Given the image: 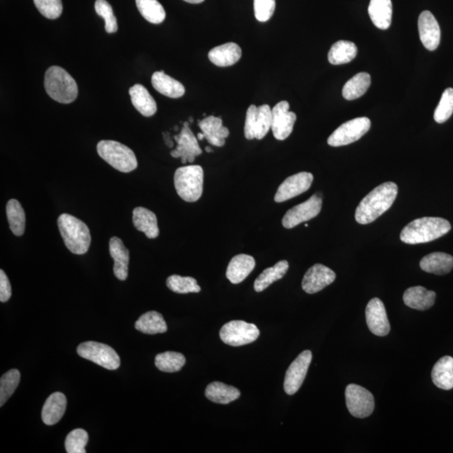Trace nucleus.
<instances>
[{"label":"nucleus","instance_id":"49","mask_svg":"<svg viewBox=\"0 0 453 453\" xmlns=\"http://www.w3.org/2000/svg\"><path fill=\"white\" fill-rule=\"evenodd\" d=\"M189 4H201L204 1V0H184Z\"/></svg>","mask_w":453,"mask_h":453},{"label":"nucleus","instance_id":"26","mask_svg":"<svg viewBox=\"0 0 453 453\" xmlns=\"http://www.w3.org/2000/svg\"><path fill=\"white\" fill-rule=\"evenodd\" d=\"M133 224L137 230L143 232L149 239L157 238L160 234L157 216L153 212L142 207L133 211Z\"/></svg>","mask_w":453,"mask_h":453},{"label":"nucleus","instance_id":"11","mask_svg":"<svg viewBox=\"0 0 453 453\" xmlns=\"http://www.w3.org/2000/svg\"><path fill=\"white\" fill-rule=\"evenodd\" d=\"M322 206L323 198L317 193L311 196L308 200L288 210L282 219V224L286 229H293L297 225L317 217L322 210Z\"/></svg>","mask_w":453,"mask_h":453},{"label":"nucleus","instance_id":"41","mask_svg":"<svg viewBox=\"0 0 453 453\" xmlns=\"http://www.w3.org/2000/svg\"><path fill=\"white\" fill-rule=\"evenodd\" d=\"M272 110L268 105H264L258 108L256 130L254 136L256 139L262 140L271 129Z\"/></svg>","mask_w":453,"mask_h":453},{"label":"nucleus","instance_id":"21","mask_svg":"<svg viewBox=\"0 0 453 453\" xmlns=\"http://www.w3.org/2000/svg\"><path fill=\"white\" fill-rule=\"evenodd\" d=\"M256 267V261L248 254H238L229 264L226 276L233 284H239L249 276Z\"/></svg>","mask_w":453,"mask_h":453},{"label":"nucleus","instance_id":"14","mask_svg":"<svg viewBox=\"0 0 453 453\" xmlns=\"http://www.w3.org/2000/svg\"><path fill=\"white\" fill-rule=\"evenodd\" d=\"M174 138L177 142V147L172 151L171 155L174 158H182V164L193 163L195 157L202 155V151L195 135L189 128L188 122L184 123L181 133L175 135Z\"/></svg>","mask_w":453,"mask_h":453},{"label":"nucleus","instance_id":"34","mask_svg":"<svg viewBox=\"0 0 453 453\" xmlns=\"http://www.w3.org/2000/svg\"><path fill=\"white\" fill-rule=\"evenodd\" d=\"M288 269H289V263L286 261H281L273 267L266 269L254 281V291L261 292L267 289L274 282L279 281L284 277Z\"/></svg>","mask_w":453,"mask_h":453},{"label":"nucleus","instance_id":"24","mask_svg":"<svg viewBox=\"0 0 453 453\" xmlns=\"http://www.w3.org/2000/svg\"><path fill=\"white\" fill-rule=\"evenodd\" d=\"M67 398L61 392L51 395L46 400L43 409H42V421L47 426H53L60 422L67 408Z\"/></svg>","mask_w":453,"mask_h":453},{"label":"nucleus","instance_id":"37","mask_svg":"<svg viewBox=\"0 0 453 453\" xmlns=\"http://www.w3.org/2000/svg\"><path fill=\"white\" fill-rule=\"evenodd\" d=\"M140 15L152 24H160L166 19V11L157 0H135Z\"/></svg>","mask_w":453,"mask_h":453},{"label":"nucleus","instance_id":"31","mask_svg":"<svg viewBox=\"0 0 453 453\" xmlns=\"http://www.w3.org/2000/svg\"><path fill=\"white\" fill-rule=\"evenodd\" d=\"M205 395L212 402L228 405L240 397V391L234 386L216 381L207 385Z\"/></svg>","mask_w":453,"mask_h":453},{"label":"nucleus","instance_id":"22","mask_svg":"<svg viewBox=\"0 0 453 453\" xmlns=\"http://www.w3.org/2000/svg\"><path fill=\"white\" fill-rule=\"evenodd\" d=\"M436 297L435 291H428L422 286H414L405 291L403 300L410 308L427 311L435 303Z\"/></svg>","mask_w":453,"mask_h":453},{"label":"nucleus","instance_id":"46","mask_svg":"<svg viewBox=\"0 0 453 453\" xmlns=\"http://www.w3.org/2000/svg\"><path fill=\"white\" fill-rule=\"evenodd\" d=\"M276 0H254V16L259 21L266 22L273 16Z\"/></svg>","mask_w":453,"mask_h":453},{"label":"nucleus","instance_id":"52","mask_svg":"<svg viewBox=\"0 0 453 453\" xmlns=\"http://www.w3.org/2000/svg\"><path fill=\"white\" fill-rule=\"evenodd\" d=\"M192 121H193V119H192V118H190V122H192Z\"/></svg>","mask_w":453,"mask_h":453},{"label":"nucleus","instance_id":"25","mask_svg":"<svg viewBox=\"0 0 453 453\" xmlns=\"http://www.w3.org/2000/svg\"><path fill=\"white\" fill-rule=\"evenodd\" d=\"M420 266L425 272L437 276L447 275L453 269V257L450 254L435 252L427 254L420 262Z\"/></svg>","mask_w":453,"mask_h":453},{"label":"nucleus","instance_id":"45","mask_svg":"<svg viewBox=\"0 0 453 453\" xmlns=\"http://www.w3.org/2000/svg\"><path fill=\"white\" fill-rule=\"evenodd\" d=\"M95 11L105 21V31L108 33L111 34L118 31L116 17L113 15L112 6L106 0H96Z\"/></svg>","mask_w":453,"mask_h":453},{"label":"nucleus","instance_id":"47","mask_svg":"<svg viewBox=\"0 0 453 453\" xmlns=\"http://www.w3.org/2000/svg\"><path fill=\"white\" fill-rule=\"evenodd\" d=\"M258 107L251 105L248 108L246 120H245L244 136L247 140L256 139L254 130H256Z\"/></svg>","mask_w":453,"mask_h":453},{"label":"nucleus","instance_id":"32","mask_svg":"<svg viewBox=\"0 0 453 453\" xmlns=\"http://www.w3.org/2000/svg\"><path fill=\"white\" fill-rule=\"evenodd\" d=\"M135 328L145 334L155 335L166 333L167 325L162 314L151 311L141 316L135 323Z\"/></svg>","mask_w":453,"mask_h":453},{"label":"nucleus","instance_id":"9","mask_svg":"<svg viewBox=\"0 0 453 453\" xmlns=\"http://www.w3.org/2000/svg\"><path fill=\"white\" fill-rule=\"evenodd\" d=\"M371 126L369 118H357L344 123L329 136L328 144L333 147L350 145L368 133Z\"/></svg>","mask_w":453,"mask_h":453},{"label":"nucleus","instance_id":"29","mask_svg":"<svg viewBox=\"0 0 453 453\" xmlns=\"http://www.w3.org/2000/svg\"><path fill=\"white\" fill-rule=\"evenodd\" d=\"M369 15L373 24L380 30H387L392 21L391 0H370Z\"/></svg>","mask_w":453,"mask_h":453},{"label":"nucleus","instance_id":"35","mask_svg":"<svg viewBox=\"0 0 453 453\" xmlns=\"http://www.w3.org/2000/svg\"><path fill=\"white\" fill-rule=\"evenodd\" d=\"M370 75L367 73H358L344 85L343 96L347 100H355L365 94L370 87Z\"/></svg>","mask_w":453,"mask_h":453},{"label":"nucleus","instance_id":"23","mask_svg":"<svg viewBox=\"0 0 453 453\" xmlns=\"http://www.w3.org/2000/svg\"><path fill=\"white\" fill-rule=\"evenodd\" d=\"M241 56L242 51L239 46L229 42L212 49L209 53V58L212 64L225 68L237 63Z\"/></svg>","mask_w":453,"mask_h":453},{"label":"nucleus","instance_id":"4","mask_svg":"<svg viewBox=\"0 0 453 453\" xmlns=\"http://www.w3.org/2000/svg\"><path fill=\"white\" fill-rule=\"evenodd\" d=\"M44 84L47 94L56 102L68 105L78 98L77 83L67 71L58 66L46 70Z\"/></svg>","mask_w":453,"mask_h":453},{"label":"nucleus","instance_id":"15","mask_svg":"<svg viewBox=\"0 0 453 453\" xmlns=\"http://www.w3.org/2000/svg\"><path fill=\"white\" fill-rule=\"evenodd\" d=\"M313 179V174L305 172L297 173L286 178L278 188L275 202H286L302 194L311 187Z\"/></svg>","mask_w":453,"mask_h":453},{"label":"nucleus","instance_id":"30","mask_svg":"<svg viewBox=\"0 0 453 453\" xmlns=\"http://www.w3.org/2000/svg\"><path fill=\"white\" fill-rule=\"evenodd\" d=\"M432 379L439 389L450 390L453 388L452 357H442L436 363L432 371Z\"/></svg>","mask_w":453,"mask_h":453},{"label":"nucleus","instance_id":"43","mask_svg":"<svg viewBox=\"0 0 453 453\" xmlns=\"http://www.w3.org/2000/svg\"><path fill=\"white\" fill-rule=\"evenodd\" d=\"M88 442V432L83 429H75L66 438V451L68 453H86L85 447H86Z\"/></svg>","mask_w":453,"mask_h":453},{"label":"nucleus","instance_id":"27","mask_svg":"<svg viewBox=\"0 0 453 453\" xmlns=\"http://www.w3.org/2000/svg\"><path fill=\"white\" fill-rule=\"evenodd\" d=\"M151 83L155 90L168 98H181L186 92L185 88L180 82L170 77L163 71L155 72L151 78Z\"/></svg>","mask_w":453,"mask_h":453},{"label":"nucleus","instance_id":"19","mask_svg":"<svg viewBox=\"0 0 453 453\" xmlns=\"http://www.w3.org/2000/svg\"><path fill=\"white\" fill-rule=\"evenodd\" d=\"M110 253L115 261L113 273L117 279L125 281L128 277L130 251L125 246L122 240L118 237H113L110 240Z\"/></svg>","mask_w":453,"mask_h":453},{"label":"nucleus","instance_id":"13","mask_svg":"<svg viewBox=\"0 0 453 453\" xmlns=\"http://www.w3.org/2000/svg\"><path fill=\"white\" fill-rule=\"evenodd\" d=\"M289 110L290 105L286 101L278 103L273 108L271 130L278 140H285L293 130L296 115Z\"/></svg>","mask_w":453,"mask_h":453},{"label":"nucleus","instance_id":"40","mask_svg":"<svg viewBox=\"0 0 453 453\" xmlns=\"http://www.w3.org/2000/svg\"><path fill=\"white\" fill-rule=\"evenodd\" d=\"M21 381V373L17 370H11L6 373L0 380V407L15 392Z\"/></svg>","mask_w":453,"mask_h":453},{"label":"nucleus","instance_id":"42","mask_svg":"<svg viewBox=\"0 0 453 453\" xmlns=\"http://www.w3.org/2000/svg\"><path fill=\"white\" fill-rule=\"evenodd\" d=\"M453 113V88H447L443 93L440 103L434 113V120L443 124L450 119Z\"/></svg>","mask_w":453,"mask_h":453},{"label":"nucleus","instance_id":"48","mask_svg":"<svg viewBox=\"0 0 453 453\" xmlns=\"http://www.w3.org/2000/svg\"><path fill=\"white\" fill-rule=\"evenodd\" d=\"M11 282H9L6 274L1 270L0 271V301H8L11 299Z\"/></svg>","mask_w":453,"mask_h":453},{"label":"nucleus","instance_id":"36","mask_svg":"<svg viewBox=\"0 0 453 453\" xmlns=\"http://www.w3.org/2000/svg\"><path fill=\"white\" fill-rule=\"evenodd\" d=\"M6 214L12 233L16 236H22L26 230V214L20 202L11 199L8 202Z\"/></svg>","mask_w":453,"mask_h":453},{"label":"nucleus","instance_id":"1","mask_svg":"<svg viewBox=\"0 0 453 453\" xmlns=\"http://www.w3.org/2000/svg\"><path fill=\"white\" fill-rule=\"evenodd\" d=\"M398 194V187L395 182L381 184L360 202L355 212L358 224H369L390 209Z\"/></svg>","mask_w":453,"mask_h":453},{"label":"nucleus","instance_id":"5","mask_svg":"<svg viewBox=\"0 0 453 453\" xmlns=\"http://www.w3.org/2000/svg\"><path fill=\"white\" fill-rule=\"evenodd\" d=\"M204 169L200 166H186L175 172L174 184L179 197L187 202L200 199L204 192Z\"/></svg>","mask_w":453,"mask_h":453},{"label":"nucleus","instance_id":"50","mask_svg":"<svg viewBox=\"0 0 453 453\" xmlns=\"http://www.w3.org/2000/svg\"><path fill=\"white\" fill-rule=\"evenodd\" d=\"M197 137H198V139H199L200 140H204L205 138L204 133L198 134Z\"/></svg>","mask_w":453,"mask_h":453},{"label":"nucleus","instance_id":"16","mask_svg":"<svg viewBox=\"0 0 453 453\" xmlns=\"http://www.w3.org/2000/svg\"><path fill=\"white\" fill-rule=\"evenodd\" d=\"M336 279V274L331 269L317 264L311 267L302 280V289L308 294H315L331 285Z\"/></svg>","mask_w":453,"mask_h":453},{"label":"nucleus","instance_id":"12","mask_svg":"<svg viewBox=\"0 0 453 453\" xmlns=\"http://www.w3.org/2000/svg\"><path fill=\"white\" fill-rule=\"evenodd\" d=\"M311 360L313 353L310 350H306L288 368L284 381V390L287 395H294L300 390L308 374Z\"/></svg>","mask_w":453,"mask_h":453},{"label":"nucleus","instance_id":"44","mask_svg":"<svg viewBox=\"0 0 453 453\" xmlns=\"http://www.w3.org/2000/svg\"><path fill=\"white\" fill-rule=\"evenodd\" d=\"M34 4L41 15L50 20L59 18L63 11L61 0H34Z\"/></svg>","mask_w":453,"mask_h":453},{"label":"nucleus","instance_id":"39","mask_svg":"<svg viewBox=\"0 0 453 453\" xmlns=\"http://www.w3.org/2000/svg\"><path fill=\"white\" fill-rule=\"evenodd\" d=\"M167 286L170 290L178 294L198 293L201 291V287L192 277L173 275L168 277Z\"/></svg>","mask_w":453,"mask_h":453},{"label":"nucleus","instance_id":"28","mask_svg":"<svg viewBox=\"0 0 453 453\" xmlns=\"http://www.w3.org/2000/svg\"><path fill=\"white\" fill-rule=\"evenodd\" d=\"M131 102L141 115L153 116L157 111V103L143 85L135 84L130 89Z\"/></svg>","mask_w":453,"mask_h":453},{"label":"nucleus","instance_id":"8","mask_svg":"<svg viewBox=\"0 0 453 453\" xmlns=\"http://www.w3.org/2000/svg\"><path fill=\"white\" fill-rule=\"evenodd\" d=\"M259 334L256 325L244 321H231L221 328L220 338L228 345L240 347L256 341Z\"/></svg>","mask_w":453,"mask_h":453},{"label":"nucleus","instance_id":"33","mask_svg":"<svg viewBox=\"0 0 453 453\" xmlns=\"http://www.w3.org/2000/svg\"><path fill=\"white\" fill-rule=\"evenodd\" d=\"M358 48L355 43L348 41H339L334 43L328 53L329 63L342 65L351 63L356 58Z\"/></svg>","mask_w":453,"mask_h":453},{"label":"nucleus","instance_id":"10","mask_svg":"<svg viewBox=\"0 0 453 453\" xmlns=\"http://www.w3.org/2000/svg\"><path fill=\"white\" fill-rule=\"evenodd\" d=\"M346 405L353 417L366 418L374 412L375 398L369 390L355 384L347 386Z\"/></svg>","mask_w":453,"mask_h":453},{"label":"nucleus","instance_id":"20","mask_svg":"<svg viewBox=\"0 0 453 453\" xmlns=\"http://www.w3.org/2000/svg\"><path fill=\"white\" fill-rule=\"evenodd\" d=\"M198 126L204 133L209 143L222 147L225 144V139L229 135V130L223 125L220 118L209 116L198 123Z\"/></svg>","mask_w":453,"mask_h":453},{"label":"nucleus","instance_id":"2","mask_svg":"<svg viewBox=\"0 0 453 453\" xmlns=\"http://www.w3.org/2000/svg\"><path fill=\"white\" fill-rule=\"evenodd\" d=\"M452 229L447 220L442 218H426L415 219L405 226L400 233L401 241L408 244L432 242L444 236Z\"/></svg>","mask_w":453,"mask_h":453},{"label":"nucleus","instance_id":"51","mask_svg":"<svg viewBox=\"0 0 453 453\" xmlns=\"http://www.w3.org/2000/svg\"><path fill=\"white\" fill-rule=\"evenodd\" d=\"M206 151L207 152L210 153L212 152V150L210 147H209V146H207V147H206Z\"/></svg>","mask_w":453,"mask_h":453},{"label":"nucleus","instance_id":"3","mask_svg":"<svg viewBox=\"0 0 453 453\" xmlns=\"http://www.w3.org/2000/svg\"><path fill=\"white\" fill-rule=\"evenodd\" d=\"M58 224L61 237L71 252L81 256L88 251L92 238L86 224L68 214H61Z\"/></svg>","mask_w":453,"mask_h":453},{"label":"nucleus","instance_id":"7","mask_svg":"<svg viewBox=\"0 0 453 453\" xmlns=\"http://www.w3.org/2000/svg\"><path fill=\"white\" fill-rule=\"evenodd\" d=\"M77 352L80 357L97 363L108 370H115L120 366V358L115 349L107 344L88 341L78 347Z\"/></svg>","mask_w":453,"mask_h":453},{"label":"nucleus","instance_id":"18","mask_svg":"<svg viewBox=\"0 0 453 453\" xmlns=\"http://www.w3.org/2000/svg\"><path fill=\"white\" fill-rule=\"evenodd\" d=\"M420 39L429 51H435L441 41V29L430 11H423L418 19Z\"/></svg>","mask_w":453,"mask_h":453},{"label":"nucleus","instance_id":"17","mask_svg":"<svg viewBox=\"0 0 453 453\" xmlns=\"http://www.w3.org/2000/svg\"><path fill=\"white\" fill-rule=\"evenodd\" d=\"M366 322L373 334L385 337L390 332V325L383 302L379 298L372 299L367 305Z\"/></svg>","mask_w":453,"mask_h":453},{"label":"nucleus","instance_id":"6","mask_svg":"<svg viewBox=\"0 0 453 453\" xmlns=\"http://www.w3.org/2000/svg\"><path fill=\"white\" fill-rule=\"evenodd\" d=\"M97 150L99 157L120 172L129 173L138 167L134 151L117 141L102 140Z\"/></svg>","mask_w":453,"mask_h":453},{"label":"nucleus","instance_id":"38","mask_svg":"<svg viewBox=\"0 0 453 453\" xmlns=\"http://www.w3.org/2000/svg\"><path fill=\"white\" fill-rule=\"evenodd\" d=\"M155 363L160 371L175 373L180 371L185 365L186 358L180 353L165 352L155 357Z\"/></svg>","mask_w":453,"mask_h":453}]
</instances>
